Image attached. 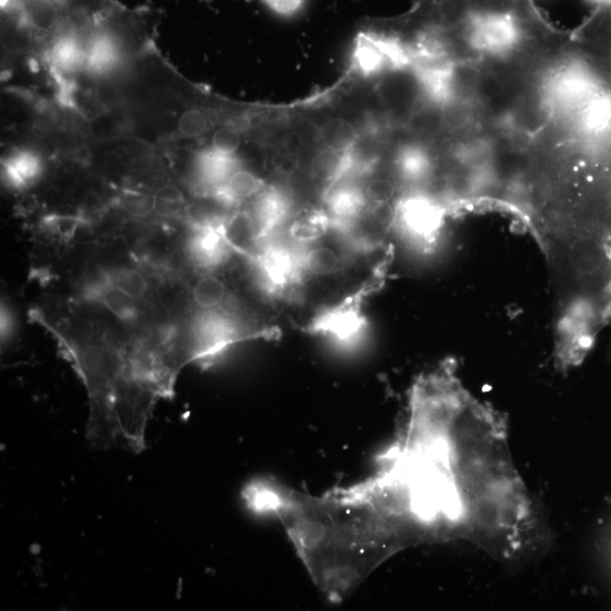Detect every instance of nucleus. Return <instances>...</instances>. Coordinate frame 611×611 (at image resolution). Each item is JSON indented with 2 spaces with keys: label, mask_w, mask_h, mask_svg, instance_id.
Here are the masks:
<instances>
[{
  "label": "nucleus",
  "mask_w": 611,
  "mask_h": 611,
  "mask_svg": "<svg viewBox=\"0 0 611 611\" xmlns=\"http://www.w3.org/2000/svg\"><path fill=\"white\" fill-rule=\"evenodd\" d=\"M501 416L464 389L452 364L412 385L409 416L380 471L335 490V528L375 564L404 548L469 539L510 552L531 506Z\"/></svg>",
  "instance_id": "1"
},
{
  "label": "nucleus",
  "mask_w": 611,
  "mask_h": 611,
  "mask_svg": "<svg viewBox=\"0 0 611 611\" xmlns=\"http://www.w3.org/2000/svg\"><path fill=\"white\" fill-rule=\"evenodd\" d=\"M280 337L278 326L245 321L227 309L199 311L188 335L176 343V350L180 366L184 368L193 363H209L238 343Z\"/></svg>",
  "instance_id": "2"
},
{
  "label": "nucleus",
  "mask_w": 611,
  "mask_h": 611,
  "mask_svg": "<svg viewBox=\"0 0 611 611\" xmlns=\"http://www.w3.org/2000/svg\"><path fill=\"white\" fill-rule=\"evenodd\" d=\"M393 260L394 246L389 244L358 288L339 303L323 308L301 327V331L314 337L330 339L342 347L355 346L367 330L364 311L368 299L383 289Z\"/></svg>",
  "instance_id": "3"
},
{
  "label": "nucleus",
  "mask_w": 611,
  "mask_h": 611,
  "mask_svg": "<svg viewBox=\"0 0 611 611\" xmlns=\"http://www.w3.org/2000/svg\"><path fill=\"white\" fill-rule=\"evenodd\" d=\"M246 261L264 295L283 303H299L303 299L308 280L301 266L300 248L286 232L264 240Z\"/></svg>",
  "instance_id": "4"
},
{
  "label": "nucleus",
  "mask_w": 611,
  "mask_h": 611,
  "mask_svg": "<svg viewBox=\"0 0 611 611\" xmlns=\"http://www.w3.org/2000/svg\"><path fill=\"white\" fill-rule=\"evenodd\" d=\"M449 214L432 197L420 192L402 194L394 203L393 232L421 252L433 251Z\"/></svg>",
  "instance_id": "5"
},
{
  "label": "nucleus",
  "mask_w": 611,
  "mask_h": 611,
  "mask_svg": "<svg viewBox=\"0 0 611 611\" xmlns=\"http://www.w3.org/2000/svg\"><path fill=\"white\" fill-rule=\"evenodd\" d=\"M571 33L575 57L611 94V0L597 4L588 19Z\"/></svg>",
  "instance_id": "6"
},
{
  "label": "nucleus",
  "mask_w": 611,
  "mask_h": 611,
  "mask_svg": "<svg viewBox=\"0 0 611 611\" xmlns=\"http://www.w3.org/2000/svg\"><path fill=\"white\" fill-rule=\"evenodd\" d=\"M322 206L334 234L354 226L370 208L363 180L342 179L322 194Z\"/></svg>",
  "instance_id": "7"
},
{
  "label": "nucleus",
  "mask_w": 611,
  "mask_h": 611,
  "mask_svg": "<svg viewBox=\"0 0 611 611\" xmlns=\"http://www.w3.org/2000/svg\"><path fill=\"white\" fill-rule=\"evenodd\" d=\"M294 199L285 188L268 185L251 201L246 211L264 240L285 234L289 222L296 213Z\"/></svg>",
  "instance_id": "8"
},
{
  "label": "nucleus",
  "mask_w": 611,
  "mask_h": 611,
  "mask_svg": "<svg viewBox=\"0 0 611 611\" xmlns=\"http://www.w3.org/2000/svg\"><path fill=\"white\" fill-rule=\"evenodd\" d=\"M223 220L225 219L196 223L192 237L189 239V256L204 272H212L219 268L235 254L223 234Z\"/></svg>",
  "instance_id": "9"
},
{
  "label": "nucleus",
  "mask_w": 611,
  "mask_h": 611,
  "mask_svg": "<svg viewBox=\"0 0 611 611\" xmlns=\"http://www.w3.org/2000/svg\"><path fill=\"white\" fill-rule=\"evenodd\" d=\"M323 240V239H322ZM315 242L308 245H299L301 266L307 280L313 278H329L341 272L354 260L346 247L332 246V243Z\"/></svg>",
  "instance_id": "10"
},
{
  "label": "nucleus",
  "mask_w": 611,
  "mask_h": 611,
  "mask_svg": "<svg viewBox=\"0 0 611 611\" xmlns=\"http://www.w3.org/2000/svg\"><path fill=\"white\" fill-rule=\"evenodd\" d=\"M83 298L90 303L100 305L125 323L135 322L141 316V303L111 285L102 273L97 281L83 288Z\"/></svg>",
  "instance_id": "11"
},
{
  "label": "nucleus",
  "mask_w": 611,
  "mask_h": 611,
  "mask_svg": "<svg viewBox=\"0 0 611 611\" xmlns=\"http://www.w3.org/2000/svg\"><path fill=\"white\" fill-rule=\"evenodd\" d=\"M240 167L236 154L223 153L212 148L203 150L195 159V176L205 195H211Z\"/></svg>",
  "instance_id": "12"
},
{
  "label": "nucleus",
  "mask_w": 611,
  "mask_h": 611,
  "mask_svg": "<svg viewBox=\"0 0 611 611\" xmlns=\"http://www.w3.org/2000/svg\"><path fill=\"white\" fill-rule=\"evenodd\" d=\"M331 232V221L323 206H309L296 211L286 230L287 237L297 245L320 242Z\"/></svg>",
  "instance_id": "13"
},
{
  "label": "nucleus",
  "mask_w": 611,
  "mask_h": 611,
  "mask_svg": "<svg viewBox=\"0 0 611 611\" xmlns=\"http://www.w3.org/2000/svg\"><path fill=\"white\" fill-rule=\"evenodd\" d=\"M269 184L254 172L239 168L232 174L227 182L210 196L222 205L238 206L245 202H251L264 191Z\"/></svg>",
  "instance_id": "14"
},
{
  "label": "nucleus",
  "mask_w": 611,
  "mask_h": 611,
  "mask_svg": "<svg viewBox=\"0 0 611 611\" xmlns=\"http://www.w3.org/2000/svg\"><path fill=\"white\" fill-rule=\"evenodd\" d=\"M348 172V154L327 149L325 146L315 153L309 168V175L314 183L322 188V194L342 179H346Z\"/></svg>",
  "instance_id": "15"
},
{
  "label": "nucleus",
  "mask_w": 611,
  "mask_h": 611,
  "mask_svg": "<svg viewBox=\"0 0 611 611\" xmlns=\"http://www.w3.org/2000/svg\"><path fill=\"white\" fill-rule=\"evenodd\" d=\"M193 303L199 311L226 309L229 292L226 283L213 272H204L192 288Z\"/></svg>",
  "instance_id": "16"
},
{
  "label": "nucleus",
  "mask_w": 611,
  "mask_h": 611,
  "mask_svg": "<svg viewBox=\"0 0 611 611\" xmlns=\"http://www.w3.org/2000/svg\"><path fill=\"white\" fill-rule=\"evenodd\" d=\"M359 129L344 118H331L318 129V141L327 149L348 154L359 139Z\"/></svg>",
  "instance_id": "17"
},
{
  "label": "nucleus",
  "mask_w": 611,
  "mask_h": 611,
  "mask_svg": "<svg viewBox=\"0 0 611 611\" xmlns=\"http://www.w3.org/2000/svg\"><path fill=\"white\" fill-rule=\"evenodd\" d=\"M41 160L30 151H16L4 162L7 182L16 188L32 185L40 177Z\"/></svg>",
  "instance_id": "18"
},
{
  "label": "nucleus",
  "mask_w": 611,
  "mask_h": 611,
  "mask_svg": "<svg viewBox=\"0 0 611 611\" xmlns=\"http://www.w3.org/2000/svg\"><path fill=\"white\" fill-rule=\"evenodd\" d=\"M111 285L123 291L128 297L133 298L139 303L149 297L151 291V283L144 272L128 268V266H120L102 272Z\"/></svg>",
  "instance_id": "19"
},
{
  "label": "nucleus",
  "mask_w": 611,
  "mask_h": 611,
  "mask_svg": "<svg viewBox=\"0 0 611 611\" xmlns=\"http://www.w3.org/2000/svg\"><path fill=\"white\" fill-rule=\"evenodd\" d=\"M85 51V65L94 73H105L113 68L118 60V48L113 38L98 34L90 41Z\"/></svg>",
  "instance_id": "20"
},
{
  "label": "nucleus",
  "mask_w": 611,
  "mask_h": 611,
  "mask_svg": "<svg viewBox=\"0 0 611 611\" xmlns=\"http://www.w3.org/2000/svg\"><path fill=\"white\" fill-rule=\"evenodd\" d=\"M85 51L75 34L67 33L55 42L51 50V60L59 70L72 71L85 63Z\"/></svg>",
  "instance_id": "21"
},
{
  "label": "nucleus",
  "mask_w": 611,
  "mask_h": 611,
  "mask_svg": "<svg viewBox=\"0 0 611 611\" xmlns=\"http://www.w3.org/2000/svg\"><path fill=\"white\" fill-rule=\"evenodd\" d=\"M153 206L162 217H174L183 209V197L174 189H166L157 195Z\"/></svg>",
  "instance_id": "22"
},
{
  "label": "nucleus",
  "mask_w": 611,
  "mask_h": 611,
  "mask_svg": "<svg viewBox=\"0 0 611 611\" xmlns=\"http://www.w3.org/2000/svg\"><path fill=\"white\" fill-rule=\"evenodd\" d=\"M240 135L236 128L225 126L214 134L212 148L223 153L236 154L240 146Z\"/></svg>",
  "instance_id": "23"
},
{
  "label": "nucleus",
  "mask_w": 611,
  "mask_h": 611,
  "mask_svg": "<svg viewBox=\"0 0 611 611\" xmlns=\"http://www.w3.org/2000/svg\"><path fill=\"white\" fill-rule=\"evenodd\" d=\"M210 126L208 115L200 110L189 111L180 122L182 133L189 137L202 135Z\"/></svg>",
  "instance_id": "24"
},
{
  "label": "nucleus",
  "mask_w": 611,
  "mask_h": 611,
  "mask_svg": "<svg viewBox=\"0 0 611 611\" xmlns=\"http://www.w3.org/2000/svg\"><path fill=\"white\" fill-rule=\"evenodd\" d=\"M273 13L282 17L297 15L303 10L306 0H263Z\"/></svg>",
  "instance_id": "25"
},
{
  "label": "nucleus",
  "mask_w": 611,
  "mask_h": 611,
  "mask_svg": "<svg viewBox=\"0 0 611 611\" xmlns=\"http://www.w3.org/2000/svg\"><path fill=\"white\" fill-rule=\"evenodd\" d=\"M13 317L11 316L10 312H8V309L6 307L3 306L2 308V335H3V341L4 339L6 340L8 337H10L12 331H13Z\"/></svg>",
  "instance_id": "26"
}]
</instances>
